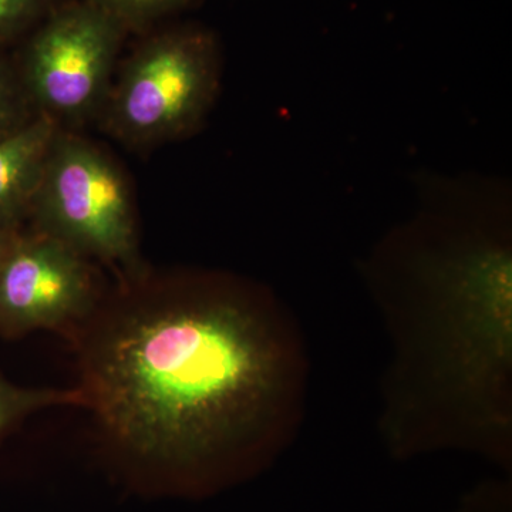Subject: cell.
I'll use <instances>...</instances> for the list:
<instances>
[{
    "mask_svg": "<svg viewBox=\"0 0 512 512\" xmlns=\"http://www.w3.org/2000/svg\"><path fill=\"white\" fill-rule=\"evenodd\" d=\"M89 400L114 443L151 467L200 463L255 436L284 387L281 352L231 295L124 309L84 355Z\"/></svg>",
    "mask_w": 512,
    "mask_h": 512,
    "instance_id": "6da1fadb",
    "label": "cell"
},
{
    "mask_svg": "<svg viewBox=\"0 0 512 512\" xmlns=\"http://www.w3.org/2000/svg\"><path fill=\"white\" fill-rule=\"evenodd\" d=\"M221 52L202 28L171 30L128 60L107 94V126L121 140L144 144L200 127L220 90Z\"/></svg>",
    "mask_w": 512,
    "mask_h": 512,
    "instance_id": "7a4b0ae2",
    "label": "cell"
},
{
    "mask_svg": "<svg viewBox=\"0 0 512 512\" xmlns=\"http://www.w3.org/2000/svg\"><path fill=\"white\" fill-rule=\"evenodd\" d=\"M30 207L39 232L82 255L133 266L137 235L130 191L117 165L80 138L57 136Z\"/></svg>",
    "mask_w": 512,
    "mask_h": 512,
    "instance_id": "3957f363",
    "label": "cell"
},
{
    "mask_svg": "<svg viewBox=\"0 0 512 512\" xmlns=\"http://www.w3.org/2000/svg\"><path fill=\"white\" fill-rule=\"evenodd\" d=\"M126 28L90 3L55 13L30 40V93L53 119H83L107 99Z\"/></svg>",
    "mask_w": 512,
    "mask_h": 512,
    "instance_id": "277c9868",
    "label": "cell"
},
{
    "mask_svg": "<svg viewBox=\"0 0 512 512\" xmlns=\"http://www.w3.org/2000/svg\"><path fill=\"white\" fill-rule=\"evenodd\" d=\"M94 289L83 255L37 231L15 238L0 262V333L59 329L86 319Z\"/></svg>",
    "mask_w": 512,
    "mask_h": 512,
    "instance_id": "5b68a950",
    "label": "cell"
},
{
    "mask_svg": "<svg viewBox=\"0 0 512 512\" xmlns=\"http://www.w3.org/2000/svg\"><path fill=\"white\" fill-rule=\"evenodd\" d=\"M57 136L49 114L0 136V221L9 224L32 205Z\"/></svg>",
    "mask_w": 512,
    "mask_h": 512,
    "instance_id": "8992f818",
    "label": "cell"
},
{
    "mask_svg": "<svg viewBox=\"0 0 512 512\" xmlns=\"http://www.w3.org/2000/svg\"><path fill=\"white\" fill-rule=\"evenodd\" d=\"M83 403L79 390L25 389L0 376V436L15 421L36 410L59 404Z\"/></svg>",
    "mask_w": 512,
    "mask_h": 512,
    "instance_id": "52a82bcc",
    "label": "cell"
},
{
    "mask_svg": "<svg viewBox=\"0 0 512 512\" xmlns=\"http://www.w3.org/2000/svg\"><path fill=\"white\" fill-rule=\"evenodd\" d=\"M94 8L128 26L146 25L158 18L185 8L191 0H84Z\"/></svg>",
    "mask_w": 512,
    "mask_h": 512,
    "instance_id": "ba28073f",
    "label": "cell"
},
{
    "mask_svg": "<svg viewBox=\"0 0 512 512\" xmlns=\"http://www.w3.org/2000/svg\"><path fill=\"white\" fill-rule=\"evenodd\" d=\"M45 0H0V39L28 26Z\"/></svg>",
    "mask_w": 512,
    "mask_h": 512,
    "instance_id": "9c48e42d",
    "label": "cell"
},
{
    "mask_svg": "<svg viewBox=\"0 0 512 512\" xmlns=\"http://www.w3.org/2000/svg\"><path fill=\"white\" fill-rule=\"evenodd\" d=\"M13 117V96L8 79L0 67V136L9 133L10 120Z\"/></svg>",
    "mask_w": 512,
    "mask_h": 512,
    "instance_id": "30bf717a",
    "label": "cell"
},
{
    "mask_svg": "<svg viewBox=\"0 0 512 512\" xmlns=\"http://www.w3.org/2000/svg\"><path fill=\"white\" fill-rule=\"evenodd\" d=\"M12 234L9 232L8 224L0 221V262L5 258L6 252L9 251L10 245L13 242Z\"/></svg>",
    "mask_w": 512,
    "mask_h": 512,
    "instance_id": "8fae6325",
    "label": "cell"
}]
</instances>
